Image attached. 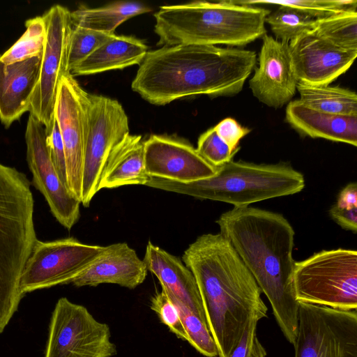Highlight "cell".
Returning a JSON list of instances; mask_svg holds the SVG:
<instances>
[{
  "label": "cell",
  "mask_w": 357,
  "mask_h": 357,
  "mask_svg": "<svg viewBox=\"0 0 357 357\" xmlns=\"http://www.w3.org/2000/svg\"><path fill=\"white\" fill-rule=\"evenodd\" d=\"M293 285L298 302L340 310H356V250H322L295 262Z\"/></svg>",
  "instance_id": "cell-7"
},
{
  "label": "cell",
  "mask_w": 357,
  "mask_h": 357,
  "mask_svg": "<svg viewBox=\"0 0 357 357\" xmlns=\"http://www.w3.org/2000/svg\"><path fill=\"white\" fill-rule=\"evenodd\" d=\"M86 94L74 77L67 74L59 83L54 109L65 151L68 189L79 201L87 125Z\"/></svg>",
  "instance_id": "cell-14"
},
{
  "label": "cell",
  "mask_w": 357,
  "mask_h": 357,
  "mask_svg": "<svg viewBox=\"0 0 357 357\" xmlns=\"http://www.w3.org/2000/svg\"><path fill=\"white\" fill-rule=\"evenodd\" d=\"M285 119L303 136L357 145V116L320 112L296 100L288 103Z\"/></svg>",
  "instance_id": "cell-21"
},
{
  "label": "cell",
  "mask_w": 357,
  "mask_h": 357,
  "mask_svg": "<svg viewBox=\"0 0 357 357\" xmlns=\"http://www.w3.org/2000/svg\"><path fill=\"white\" fill-rule=\"evenodd\" d=\"M234 1L236 3L251 6L271 4L291 7L303 12L314 20L325 18L349 9L356 10L357 6L356 0H242Z\"/></svg>",
  "instance_id": "cell-30"
},
{
  "label": "cell",
  "mask_w": 357,
  "mask_h": 357,
  "mask_svg": "<svg viewBox=\"0 0 357 357\" xmlns=\"http://www.w3.org/2000/svg\"><path fill=\"white\" fill-rule=\"evenodd\" d=\"M26 160L33 184L45 198L56 220L71 229L80 217V201L73 196L59 178L47 144L45 126L29 114L26 132Z\"/></svg>",
  "instance_id": "cell-13"
},
{
  "label": "cell",
  "mask_w": 357,
  "mask_h": 357,
  "mask_svg": "<svg viewBox=\"0 0 357 357\" xmlns=\"http://www.w3.org/2000/svg\"><path fill=\"white\" fill-rule=\"evenodd\" d=\"M86 110L87 125L80 202L88 207L100 190V179L109 154L130 132L127 114L116 100L87 92Z\"/></svg>",
  "instance_id": "cell-8"
},
{
  "label": "cell",
  "mask_w": 357,
  "mask_h": 357,
  "mask_svg": "<svg viewBox=\"0 0 357 357\" xmlns=\"http://www.w3.org/2000/svg\"><path fill=\"white\" fill-rule=\"evenodd\" d=\"M196 149L206 161L216 168L231 160L238 151H231L213 127L199 136Z\"/></svg>",
  "instance_id": "cell-32"
},
{
  "label": "cell",
  "mask_w": 357,
  "mask_h": 357,
  "mask_svg": "<svg viewBox=\"0 0 357 357\" xmlns=\"http://www.w3.org/2000/svg\"><path fill=\"white\" fill-rule=\"evenodd\" d=\"M294 357H357V312L298 302Z\"/></svg>",
  "instance_id": "cell-9"
},
{
  "label": "cell",
  "mask_w": 357,
  "mask_h": 357,
  "mask_svg": "<svg viewBox=\"0 0 357 357\" xmlns=\"http://www.w3.org/2000/svg\"><path fill=\"white\" fill-rule=\"evenodd\" d=\"M146 186L245 207L260 201L291 195L305 187L303 174L290 165L255 164L233 160L217 167L211 177L182 183L151 177Z\"/></svg>",
  "instance_id": "cell-6"
},
{
  "label": "cell",
  "mask_w": 357,
  "mask_h": 357,
  "mask_svg": "<svg viewBox=\"0 0 357 357\" xmlns=\"http://www.w3.org/2000/svg\"><path fill=\"white\" fill-rule=\"evenodd\" d=\"M168 297L178 312L188 337V342L198 352L206 357L218 356L217 347L209 331L206 320L199 317L181 302L171 296H168Z\"/></svg>",
  "instance_id": "cell-29"
},
{
  "label": "cell",
  "mask_w": 357,
  "mask_h": 357,
  "mask_svg": "<svg viewBox=\"0 0 357 357\" xmlns=\"http://www.w3.org/2000/svg\"><path fill=\"white\" fill-rule=\"evenodd\" d=\"M150 178L146 172L142 136L129 134L109 154L99 188L112 189L129 185H146Z\"/></svg>",
  "instance_id": "cell-22"
},
{
  "label": "cell",
  "mask_w": 357,
  "mask_h": 357,
  "mask_svg": "<svg viewBox=\"0 0 357 357\" xmlns=\"http://www.w3.org/2000/svg\"><path fill=\"white\" fill-rule=\"evenodd\" d=\"M213 128L231 151L239 150L240 140L251 131L249 128L241 126L231 118L222 120Z\"/></svg>",
  "instance_id": "cell-36"
},
{
  "label": "cell",
  "mask_w": 357,
  "mask_h": 357,
  "mask_svg": "<svg viewBox=\"0 0 357 357\" xmlns=\"http://www.w3.org/2000/svg\"><path fill=\"white\" fill-rule=\"evenodd\" d=\"M46 134L47 144L54 168L61 181L68 188L64 147L55 117L52 126L46 130Z\"/></svg>",
  "instance_id": "cell-35"
},
{
  "label": "cell",
  "mask_w": 357,
  "mask_h": 357,
  "mask_svg": "<svg viewBox=\"0 0 357 357\" xmlns=\"http://www.w3.org/2000/svg\"><path fill=\"white\" fill-rule=\"evenodd\" d=\"M312 30L335 46L357 51V12L355 9L315 20Z\"/></svg>",
  "instance_id": "cell-26"
},
{
  "label": "cell",
  "mask_w": 357,
  "mask_h": 357,
  "mask_svg": "<svg viewBox=\"0 0 357 357\" xmlns=\"http://www.w3.org/2000/svg\"><path fill=\"white\" fill-rule=\"evenodd\" d=\"M151 308L173 333L178 338L188 341L178 312L164 291L158 292L151 298Z\"/></svg>",
  "instance_id": "cell-34"
},
{
  "label": "cell",
  "mask_w": 357,
  "mask_h": 357,
  "mask_svg": "<svg viewBox=\"0 0 357 357\" xmlns=\"http://www.w3.org/2000/svg\"><path fill=\"white\" fill-rule=\"evenodd\" d=\"M259 65L249 81L253 96L266 105L280 108L289 103L297 86L289 43L267 35L262 36Z\"/></svg>",
  "instance_id": "cell-17"
},
{
  "label": "cell",
  "mask_w": 357,
  "mask_h": 357,
  "mask_svg": "<svg viewBox=\"0 0 357 357\" xmlns=\"http://www.w3.org/2000/svg\"><path fill=\"white\" fill-rule=\"evenodd\" d=\"M143 260L162 291L206 320L195 278L180 258L149 241Z\"/></svg>",
  "instance_id": "cell-19"
},
{
  "label": "cell",
  "mask_w": 357,
  "mask_h": 357,
  "mask_svg": "<svg viewBox=\"0 0 357 357\" xmlns=\"http://www.w3.org/2000/svg\"><path fill=\"white\" fill-rule=\"evenodd\" d=\"M105 250L73 237L51 241L37 240L24 267L20 290L26 293L71 283Z\"/></svg>",
  "instance_id": "cell-11"
},
{
  "label": "cell",
  "mask_w": 357,
  "mask_h": 357,
  "mask_svg": "<svg viewBox=\"0 0 357 357\" xmlns=\"http://www.w3.org/2000/svg\"><path fill=\"white\" fill-rule=\"evenodd\" d=\"M70 13L65 6L56 4L42 15L46 26V39L29 112L46 130L54 119L59 83L64 75L70 73L67 65L71 30Z\"/></svg>",
  "instance_id": "cell-12"
},
{
  "label": "cell",
  "mask_w": 357,
  "mask_h": 357,
  "mask_svg": "<svg viewBox=\"0 0 357 357\" xmlns=\"http://www.w3.org/2000/svg\"><path fill=\"white\" fill-rule=\"evenodd\" d=\"M331 218L343 229L353 232L357 231V207L347 209L333 205L329 210Z\"/></svg>",
  "instance_id": "cell-37"
},
{
  "label": "cell",
  "mask_w": 357,
  "mask_h": 357,
  "mask_svg": "<svg viewBox=\"0 0 357 357\" xmlns=\"http://www.w3.org/2000/svg\"><path fill=\"white\" fill-rule=\"evenodd\" d=\"M291 66L298 83L327 85L344 74L354 62L357 51L340 48L306 31L289 43Z\"/></svg>",
  "instance_id": "cell-15"
},
{
  "label": "cell",
  "mask_w": 357,
  "mask_h": 357,
  "mask_svg": "<svg viewBox=\"0 0 357 357\" xmlns=\"http://www.w3.org/2000/svg\"><path fill=\"white\" fill-rule=\"evenodd\" d=\"M147 52L148 47L142 40L114 35L75 66L70 74L73 77L94 75L139 65Z\"/></svg>",
  "instance_id": "cell-23"
},
{
  "label": "cell",
  "mask_w": 357,
  "mask_h": 357,
  "mask_svg": "<svg viewBox=\"0 0 357 357\" xmlns=\"http://www.w3.org/2000/svg\"><path fill=\"white\" fill-rule=\"evenodd\" d=\"M25 26L22 36L0 55V60L6 65L43 55L46 39V26L43 17L27 20Z\"/></svg>",
  "instance_id": "cell-27"
},
{
  "label": "cell",
  "mask_w": 357,
  "mask_h": 357,
  "mask_svg": "<svg viewBox=\"0 0 357 357\" xmlns=\"http://www.w3.org/2000/svg\"><path fill=\"white\" fill-rule=\"evenodd\" d=\"M267 317V314L253 312L238 342L227 357H266L267 351L260 342L257 333L258 321Z\"/></svg>",
  "instance_id": "cell-33"
},
{
  "label": "cell",
  "mask_w": 357,
  "mask_h": 357,
  "mask_svg": "<svg viewBox=\"0 0 357 357\" xmlns=\"http://www.w3.org/2000/svg\"><path fill=\"white\" fill-rule=\"evenodd\" d=\"M34 200L26 175L0 163V333L23 297L21 275L38 240Z\"/></svg>",
  "instance_id": "cell-5"
},
{
  "label": "cell",
  "mask_w": 357,
  "mask_h": 357,
  "mask_svg": "<svg viewBox=\"0 0 357 357\" xmlns=\"http://www.w3.org/2000/svg\"><path fill=\"white\" fill-rule=\"evenodd\" d=\"M147 268L136 251L126 243L105 246L97 259L71 283L77 287L116 284L133 289L142 284Z\"/></svg>",
  "instance_id": "cell-18"
},
{
  "label": "cell",
  "mask_w": 357,
  "mask_h": 357,
  "mask_svg": "<svg viewBox=\"0 0 357 357\" xmlns=\"http://www.w3.org/2000/svg\"><path fill=\"white\" fill-rule=\"evenodd\" d=\"M216 223L268 299L284 336L294 344L298 302L293 285L292 226L281 214L250 206L234 207Z\"/></svg>",
  "instance_id": "cell-2"
},
{
  "label": "cell",
  "mask_w": 357,
  "mask_h": 357,
  "mask_svg": "<svg viewBox=\"0 0 357 357\" xmlns=\"http://www.w3.org/2000/svg\"><path fill=\"white\" fill-rule=\"evenodd\" d=\"M252 50L185 44L148 51L139 65L132 91L151 104L164 105L199 95L238 93L256 67Z\"/></svg>",
  "instance_id": "cell-1"
},
{
  "label": "cell",
  "mask_w": 357,
  "mask_h": 357,
  "mask_svg": "<svg viewBox=\"0 0 357 357\" xmlns=\"http://www.w3.org/2000/svg\"><path fill=\"white\" fill-rule=\"evenodd\" d=\"M271 11L234 1L160 6L154 13L158 45H226L244 46L266 34Z\"/></svg>",
  "instance_id": "cell-4"
},
{
  "label": "cell",
  "mask_w": 357,
  "mask_h": 357,
  "mask_svg": "<svg viewBox=\"0 0 357 357\" xmlns=\"http://www.w3.org/2000/svg\"><path fill=\"white\" fill-rule=\"evenodd\" d=\"M114 35L71 25L67 63L69 73Z\"/></svg>",
  "instance_id": "cell-31"
},
{
  "label": "cell",
  "mask_w": 357,
  "mask_h": 357,
  "mask_svg": "<svg viewBox=\"0 0 357 357\" xmlns=\"http://www.w3.org/2000/svg\"><path fill=\"white\" fill-rule=\"evenodd\" d=\"M116 353L109 326L67 298L52 312L45 357H111Z\"/></svg>",
  "instance_id": "cell-10"
},
{
  "label": "cell",
  "mask_w": 357,
  "mask_h": 357,
  "mask_svg": "<svg viewBox=\"0 0 357 357\" xmlns=\"http://www.w3.org/2000/svg\"><path fill=\"white\" fill-rule=\"evenodd\" d=\"M340 208H352L357 207V184L350 183L339 193L335 204Z\"/></svg>",
  "instance_id": "cell-38"
},
{
  "label": "cell",
  "mask_w": 357,
  "mask_h": 357,
  "mask_svg": "<svg viewBox=\"0 0 357 357\" xmlns=\"http://www.w3.org/2000/svg\"><path fill=\"white\" fill-rule=\"evenodd\" d=\"M146 172L151 177L189 183L213 176L217 168L188 142L151 135L144 142Z\"/></svg>",
  "instance_id": "cell-16"
},
{
  "label": "cell",
  "mask_w": 357,
  "mask_h": 357,
  "mask_svg": "<svg viewBox=\"0 0 357 357\" xmlns=\"http://www.w3.org/2000/svg\"><path fill=\"white\" fill-rule=\"evenodd\" d=\"M151 11L140 1H117L96 8L81 6L70 11V18L73 26L114 34L116 29L128 19Z\"/></svg>",
  "instance_id": "cell-24"
},
{
  "label": "cell",
  "mask_w": 357,
  "mask_h": 357,
  "mask_svg": "<svg viewBox=\"0 0 357 357\" xmlns=\"http://www.w3.org/2000/svg\"><path fill=\"white\" fill-rule=\"evenodd\" d=\"M219 357H227L251 314H267L261 291L230 243L220 234L199 236L184 251Z\"/></svg>",
  "instance_id": "cell-3"
},
{
  "label": "cell",
  "mask_w": 357,
  "mask_h": 357,
  "mask_svg": "<svg viewBox=\"0 0 357 357\" xmlns=\"http://www.w3.org/2000/svg\"><path fill=\"white\" fill-rule=\"evenodd\" d=\"M42 56L6 65L0 60V121L8 128L30 110Z\"/></svg>",
  "instance_id": "cell-20"
},
{
  "label": "cell",
  "mask_w": 357,
  "mask_h": 357,
  "mask_svg": "<svg viewBox=\"0 0 357 357\" xmlns=\"http://www.w3.org/2000/svg\"><path fill=\"white\" fill-rule=\"evenodd\" d=\"M315 20L301 10L279 6L266 18L277 40L289 43L302 33L314 29Z\"/></svg>",
  "instance_id": "cell-28"
},
{
  "label": "cell",
  "mask_w": 357,
  "mask_h": 357,
  "mask_svg": "<svg viewBox=\"0 0 357 357\" xmlns=\"http://www.w3.org/2000/svg\"><path fill=\"white\" fill-rule=\"evenodd\" d=\"M298 99L305 105L320 112L344 116H357V95L340 86L306 85L297 83Z\"/></svg>",
  "instance_id": "cell-25"
}]
</instances>
